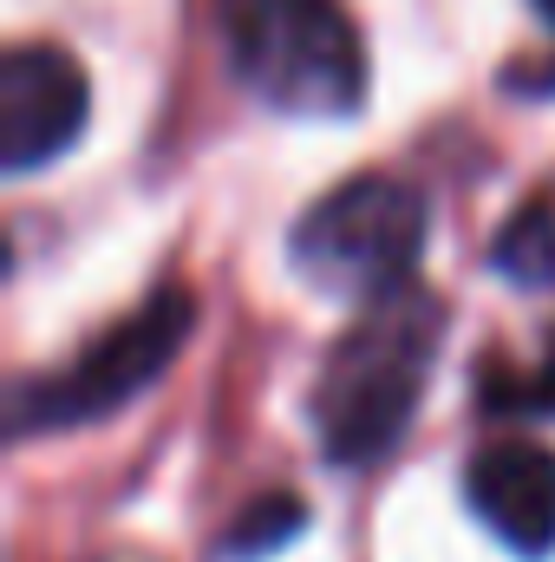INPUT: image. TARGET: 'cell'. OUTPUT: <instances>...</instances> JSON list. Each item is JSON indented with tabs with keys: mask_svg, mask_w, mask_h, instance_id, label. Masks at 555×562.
<instances>
[{
	"mask_svg": "<svg viewBox=\"0 0 555 562\" xmlns=\"http://www.w3.org/2000/svg\"><path fill=\"white\" fill-rule=\"evenodd\" d=\"M438 347H444V307L418 281L360 301L353 327L333 340L314 380V431L333 464H380L406 438L431 386Z\"/></svg>",
	"mask_w": 555,
	"mask_h": 562,
	"instance_id": "1",
	"label": "cell"
},
{
	"mask_svg": "<svg viewBox=\"0 0 555 562\" xmlns=\"http://www.w3.org/2000/svg\"><path fill=\"white\" fill-rule=\"evenodd\" d=\"M229 72L287 119H353L366 46L340 0H209Z\"/></svg>",
	"mask_w": 555,
	"mask_h": 562,
	"instance_id": "2",
	"label": "cell"
},
{
	"mask_svg": "<svg viewBox=\"0 0 555 562\" xmlns=\"http://www.w3.org/2000/svg\"><path fill=\"white\" fill-rule=\"evenodd\" d=\"M287 256L314 288L347 301L412 288L424 256V196L399 177H347L294 223Z\"/></svg>",
	"mask_w": 555,
	"mask_h": 562,
	"instance_id": "3",
	"label": "cell"
},
{
	"mask_svg": "<svg viewBox=\"0 0 555 562\" xmlns=\"http://www.w3.org/2000/svg\"><path fill=\"white\" fill-rule=\"evenodd\" d=\"M190 327H196L190 294L183 288H157L112 334H99L66 373L20 380L13 386V431H59V425L112 419L118 406H132L144 386H157L170 373V360L183 353Z\"/></svg>",
	"mask_w": 555,
	"mask_h": 562,
	"instance_id": "4",
	"label": "cell"
},
{
	"mask_svg": "<svg viewBox=\"0 0 555 562\" xmlns=\"http://www.w3.org/2000/svg\"><path fill=\"white\" fill-rule=\"evenodd\" d=\"M86 119H92V86L66 46H13L0 59V164L13 177L66 157Z\"/></svg>",
	"mask_w": 555,
	"mask_h": 562,
	"instance_id": "5",
	"label": "cell"
},
{
	"mask_svg": "<svg viewBox=\"0 0 555 562\" xmlns=\"http://www.w3.org/2000/svg\"><path fill=\"white\" fill-rule=\"evenodd\" d=\"M464 497L484 517L490 537H503L517 557L555 550V451L550 445H484L464 471Z\"/></svg>",
	"mask_w": 555,
	"mask_h": 562,
	"instance_id": "6",
	"label": "cell"
},
{
	"mask_svg": "<svg viewBox=\"0 0 555 562\" xmlns=\"http://www.w3.org/2000/svg\"><path fill=\"white\" fill-rule=\"evenodd\" d=\"M490 262H497V276L517 281V288H555V210L550 203L517 210V216L497 229Z\"/></svg>",
	"mask_w": 555,
	"mask_h": 562,
	"instance_id": "7",
	"label": "cell"
},
{
	"mask_svg": "<svg viewBox=\"0 0 555 562\" xmlns=\"http://www.w3.org/2000/svg\"><path fill=\"white\" fill-rule=\"evenodd\" d=\"M287 537H301V504L281 491V497L249 504V510L236 517V530L223 537V557H269V550H281Z\"/></svg>",
	"mask_w": 555,
	"mask_h": 562,
	"instance_id": "8",
	"label": "cell"
},
{
	"mask_svg": "<svg viewBox=\"0 0 555 562\" xmlns=\"http://www.w3.org/2000/svg\"><path fill=\"white\" fill-rule=\"evenodd\" d=\"M497 406H517V413H555V340L543 347V367L517 386H490Z\"/></svg>",
	"mask_w": 555,
	"mask_h": 562,
	"instance_id": "9",
	"label": "cell"
},
{
	"mask_svg": "<svg viewBox=\"0 0 555 562\" xmlns=\"http://www.w3.org/2000/svg\"><path fill=\"white\" fill-rule=\"evenodd\" d=\"M536 13H543V26L555 33V0H536ZM550 86H555V66H550Z\"/></svg>",
	"mask_w": 555,
	"mask_h": 562,
	"instance_id": "10",
	"label": "cell"
}]
</instances>
